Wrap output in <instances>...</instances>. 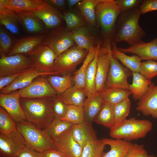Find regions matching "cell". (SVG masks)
<instances>
[{
  "label": "cell",
  "mask_w": 157,
  "mask_h": 157,
  "mask_svg": "<svg viewBox=\"0 0 157 157\" xmlns=\"http://www.w3.org/2000/svg\"><path fill=\"white\" fill-rule=\"evenodd\" d=\"M141 15L138 7L122 13L117 22L114 43L125 42L131 45L142 40L146 33L139 24Z\"/></svg>",
  "instance_id": "cell-1"
},
{
  "label": "cell",
  "mask_w": 157,
  "mask_h": 157,
  "mask_svg": "<svg viewBox=\"0 0 157 157\" xmlns=\"http://www.w3.org/2000/svg\"><path fill=\"white\" fill-rule=\"evenodd\" d=\"M53 99L21 97L20 104L26 120L42 130L46 129L55 118L53 108Z\"/></svg>",
  "instance_id": "cell-2"
},
{
  "label": "cell",
  "mask_w": 157,
  "mask_h": 157,
  "mask_svg": "<svg viewBox=\"0 0 157 157\" xmlns=\"http://www.w3.org/2000/svg\"><path fill=\"white\" fill-rule=\"evenodd\" d=\"M122 12L115 0H98L95 8L97 22L104 39V44L112 45L117 19Z\"/></svg>",
  "instance_id": "cell-3"
},
{
  "label": "cell",
  "mask_w": 157,
  "mask_h": 157,
  "mask_svg": "<svg viewBox=\"0 0 157 157\" xmlns=\"http://www.w3.org/2000/svg\"><path fill=\"white\" fill-rule=\"evenodd\" d=\"M152 126L149 120L132 117L115 124L110 129L109 134L113 139L130 141L144 138Z\"/></svg>",
  "instance_id": "cell-4"
},
{
  "label": "cell",
  "mask_w": 157,
  "mask_h": 157,
  "mask_svg": "<svg viewBox=\"0 0 157 157\" xmlns=\"http://www.w3.org/2000/svg\"><path fill=\"white\" fill-rule=\"evenodd\" d=\"M16 124L26 146L42 153L57 148L44 130L26 120Z\"/></svg>",
  "instance_id": "cell-5"
},
{
  "label": "cell",
  "mask_w": 157,
  "mask_h": 157,
  "mask_svg": "<svg viewBox=\"0 0 157 157\" xmlns=\"http://www.w3.org/2000/svg\"><path fill=\"white\" fill-rule=\"evenodd\" d=\"M88 53L75 44L57 57L51 72L56 75L70 74L84 60Z\"/></svg>",
  "instance_id": "cell-6"
},
{
  "label": "cell",
  "mask_w": 157,
  "mask_h": 157,
  "mask_svg": "<svg viewBox=\"0 0 157 157\" xmlns=\"http://www.w3.org/2000/svg\"><path fill=\"white\" fill-rule=\"evenodd\" d=\"M75 43L71 31H68L66 27L60 26L47 34L42 44L50 47L57 57Z\"/></svg>",
  "instance_id": "cell-7"
},
{
  "label": "cell",
  "mask_w": 157,
  "mask_h": 157,
  "mask_svg": "<svg viewBox=\"0 0 157 157\" xmlns=\"http://www.w3.org/2000/svg\"><path fill=\"white\" fill-rule=\"evenodd\" d=\"M48 75L35 79L28 86L17 91L21 97L30 99H54L58 94L49 83Z\"/></svg>",
  "instance_id": "cell-8"
},
{
  "label": "cell",
  "mask_w": 157,
  "mask_h": 157,
  "mask_svg": "<svg viewBox=\"0 0 157 157\" xmlns=\"http://www.w3.org/2000/svg\"><path fill=\"white\" fill-rule=\"evenodd\" d=\"M110 51V66L106 84V88H117L129 89L128 79L133 76V72L123 66L113 57Z\"/></svg>",
  "instance_id": "cell-9"
},
{
  "label": "cell",
  "mask_w": 157,
  "mask_h": 157,
  "mask_svg": "<svg viewBox=\"0 0 157 157\" xmlns=\"http://www.w3.org/2000/svg\"><path fill=\"white\" fill-rule=\"evenodd\" d=\"M31 67L29 58L25 54H19L7 56L0 54V76L21 73Z\"/></svg>",
  "instance_id": "cell-10"
},
{
  "label": "cell",
  "mask_w": 157,
  "mask_h": 157,
  "mask_svg": "<svg viewBox=\"0 0 157 157\" xmlns=\"http://www.w3.org/2000/svg\"><path fill=\"white\" fill-rule=\"evenodd\" d=\"M26 55L29 58L32 67L42 72H51L57 58L51 49L43 44Z\"/></svg>",
  "instance_id": "cell-11"
},
{
  "label": "cell",
  "mask_w": 157,
  "mask_h": 157,
  "mask_svg": "<svg viewBox=\"0 0 157 157\" xmlns=\"http://www.w3.org/2000/svg\"><path fill=\"white\" fill-rule=\"evenodd\" d=\"M110 46L100 47L97 61L96 78V91L100 93L105 88L107 78L110 66Z\"/></svg>",
  "instance_id": "cell-12"
},
{
  "label": "cell",
  "mask_w": 157,
  "mask_h": 157,
  "mask_svg": "<svg viewBox=\"0 0 157 157\" xmlns=\"http://www.w3.org/2000/svg\"><path fill=\"white\" fill-rule=\"evenodd\" d=\"M54 75L53 72H40L33 67H28L21 72L12 83L0 90V94H8L24 88L39 76Z\"/></svg>",
  "instance_id": "cell-13"
},
{
  "label": "cell",
  "mask_w": 157,
  "mask_h": 157,
  "mask_svg": "<svg viewBox=\"0 0 157 157\" xmlns=\"http://www.w3.org/2000/svg\"><path fill=\"white\" fill-rule=\"evenodd\" d=\"M21 96L17 91L7 94H0V105L16 122L26 120L20 102Z\"/></svg>",
  "instance_id": "cell-14"
},
{
  "label": "cell",
  "mask_w": 157,
  "mask_h": 157,
  "mask_svg": "<svg viewBox=\"0 0 157 157\" xmlns=\"http://www.w3.org/2000/svg\"><path fill=\"white\" fill-rule=\"evenodd\" d=\"M53 140L57 148L67 157H81L83 149L74 138L71 128Z\"/></svg>",
  "instance_id": "cell-15"
},
{
  "label": "cell",
  "mask_w": 157,
  "mask_h": 157,
  "mask_svg": "<svg viewBox=\"0 0 157 157\" xmlns=\"http://www.w3.org/2000/svg\"><path fill=\"white\" fill-rule=\"evenodd\" d=\"M118 48L124 53H132L138 55L142 60L157 61V37L149 42H145L141 40L126 48Z\"/></svg>",
  "instance_id": "cell-16"
},
{
  "label": "cell",
  "mask_w": 157,
  "mask_h": 157,
  "mask_svg": "<svg viewBox=\"0 0 157 157\" xmlns=\"http://www.w3.org/2000/svg\"><path fill=\"white\" fill-rule=\"evenodd\" d=\"M137 105V110L157 120V84L151 82L147 92L138 101Z\"/></svg>",
  "instance_id": "cell-17"
},
{
  "label": "cell",
  "mask_w": 157,
  "mask_h": 157,
  "mask_svg": "<svg viewBox=\"0 0 157 157\" xmlns=\"http://www.w3.org/2000/svg\"><path fill=\"white\" fill-rule=\"evenodd\" d=\"M47 35L28 36L19 39L13 45L7 56L19 54L27 55L31 53L42 44Z\"/></svg>",
  "instance_id": "cell-18"
},
{
  "label": "cell",
  "mask_w": 157,
  "mask_h": 157,
  "mask_svg": "<svg viewBox=\"0 0 157 157\" xmlns=\"http://www.w3.org/2000/svg\"><path fill=\"white\" fill-rule=\"evenodd\" d=\"M0 3L16 13L34 12L47 4L42 0H0Z\"/></svg>",
  "instance_id": "cell-19"
},
{
  "label": "cell",
  "mask_w": 157,
  "mask_h": 157,
  "mask_svg": "<svg viewBox=\"0 0 157 157\" xmlns=\"http://www.w3.org/2000/svg\"><path fill=\"white\" fill-rule=\"evenodd\" d=\"M0 133L26 145L17 128L16 122L2 107H0Z\"/></svg>",
  "instance_id": "cell-20"
},
{
  "label": "cell",
  "mask_w": 157,
  "mask_h": 157,
  "mask_svg": "<svg viewBox=\"0 0 157 157\" xmlns=\"http://www.w3.org/2000/svg\"><path fill=\"white\" fill-rule=\"evenodd\" d=\"M33 12L44 23L48 29H54L63 23V19L59 11L48 4Z\"/></svg>",
  "instance_id": "cell-21"
},
{
  "label": "cell",
  "mask_w": 157,
  "mask_h": 157,
  "mask_svg": "<svg viewBox=\"0 0 157 157\" xmlns=\"http://www.w3.org/2000/svg\"><path fill=\"white\" fill-rule=\"evenodd\" d=\"M16 14L18 22L28 33L39 34L45 32L42 21L33 12Z\"/></svg>",
  "instance_id": "cell-22"
},
{
  "label": "cell",
  "mask_w": 157,
  "mask_h": 157,
  "mask_svg": "<svg viewBox=\"0 0 157 157\" xmlns=\"http://www.w3.org/2000/svg\"><path fill=\"white\" fill-rule=\"evenodd\" d=\"M71 130L74 138L82 149L88 141L97 139L92 124L85 122L74 125Z\"/></svg>",
  "instance_id": "cell-23"
},
{
  "label": "cell",
  "mask_w": 157,
  "mask_h": 157,
  "mask_svg": "<svg viewBox=\"0 0 157 157\" xmlns=\"http://www.w3.org/2000/svg\"><path fill=\"white\" fill-rule=\"evenodd\" d=\"M102 140L110 147V150L103 153L102 157H124L133 143L124 140L103 138Z\"/></svg>",
  "instance_id": "cell-24"
},
{
  "label": "cell",
  "mask_w": 157,
  "mask_h": 157,
  "mask_svg": "<svg viewBox=\"0 0 157 157\" xmlns=\"http://www.w3.org/2000/svg\"><path fill=\"white\" fill-rule=\"evenodd\" d=\"M76 44L88 52L92 47L97 46L98 43L89 30L85 26L71 31Z\"/></svg>",
  "instance_id": "cell-25"
},
{
  "label": "cell",
  "mask_w": 157,
  "mask_h": 157,
  "mask_svg": "<svg viewBox=\"0 0 157 157\" xmlns=\"http://www.w3.org/2000/svg\"><path fill=\"white\" fill-rule=\"evenodd\" d=\"M133 81L129 84L128 90L135 101L139 100L147 92L151 83L139 72H133Z\"/></svg>",
  "instance_id": "cell-26"
},
{
  "label": "cell",
  "mask_w": 157,
  "mask_h": 157,
  "mask_svg": "<svg viewBox=\"0 0 157 157\" xmlns=\"http://www.w3.org/2000/svg\"><path fill=\"white\" fill-rule=\"evenodd\" d=\"M111 52L113 57L119 60L132 72H139L142 60L138 56L135 54L131 56L126 55L119 50L115 43L112 45Z\"/></svg>",
  "instance_id": "cell-27"
},
{
  "label": "cell",
  "mask_w": 157,
  "mask_h": 157,
  "mask_svg": "<svg viewBox=\"0 0 157 157\" xmlns=\"http://www.w3.org/2000/svg\"><path fill=\"white\" fill-rule=\"evenodd\" d=\"M103 102L100 93H96L87 97L83 106L86 122L92 124L94 118L100 110Z\"/></svg>",
  "instance_id": "cell-28"
},
{
  "label": "cell",
  "mask_w": 157,
  "mask_h": 157,
  "mask_svg": "<svg viewBox=\"0 0 157 157\" xmlns=\"http://www.w3.org/2000/svg\"><path fill=\"white\" fill-rule=\"evenodd\" d=\"M101 44L99 42L97 47L95 56L89 64L85 76V89L87 97H90L97 92L96 91V78L97 68V58Z\"/></svg>",
  "instance_id": "cell-29"
},
{
  "label": "cell",
  "mask_w": 157,
  "mask_h": 157,
  "mask_svg": "<svg viewBox=\"0 0 157 157\" xmlns=\"http://www.w3.org/2000/svg\"><path fill=\"white\" fill-rule=\"evenodd\" d=\"M59 95L67 105L82 107L87 96L85 88H80L75 85Z\"/></svg>",
  "instance_id": "cell-30"
},
{
  "label": "cell",
  "mask_w": 157,
  "mask_h": 157,
  "mask_svg": "<svg viewBox=\"0 0 157 157\" xmlns=\"http://www.w3.org/2000/svg\"><path fill=\"white\" fill-rule=\"evenodd\" d=\"M26 146L0 133V154L2 157H16Z\"/></svg>",
  "instance_id": "cell-31"
},
{
  "label": "cell",
  "mask_w": 157,
  "mask_h": 157,
  "mask_svg": "<svg viewBox=\"0 0 157 157\" xmlns=\"http://www.w3.org/2000/svg\"><path fill=\"white\" fill-rule=\"evenodd\" d=\"M100 93L103 102L113 105L129 98L131 94L129 90L117 88H105Z\"/></svg>",
  "instance_id": "cell-32"
},
{
  "label": "cell",
  "mask_w": 157,
  "mask_h": 157,
  "mask_svg": "<svg viewBox=\"0 0 157 157\" xmlns=\"http://www.w3.org/2000/svg\"><path fill=\"white\" fill-rule=\"evenodd\" d=\"M17 14L0 3V23L12 33L17 34L19 32Z\"/></svg>",
  "instance_id": "cell-33"
},
{
  "label": "cell",
  "mask_w": 157,
  "mask_h": 157,
  "mask_svg": "<svg viewBox=\"0 0 157 157\" xmlns=\"http://www.w3.org/2000/svg\"><path fill=\"white\" fill-rule=\"evenodd\" d=\"M110 129L115 124V118L113 105L104 102L99 112L94 121Z\"/></svg>",
  "instance_id": "cell-34"
},
{
  "label": "cell",
  "mask_w": 157,
  "mask_h": 157,
  "mask_svg": "<svg viewBox=\"0 0 157 157\" xmlns=\"http://www.w3.org/2000/svg\"><path fill=\"white\" fill-rule=\"evenodd\" d=\"M48 80L58 95L63 93L73 86V76L70 74L61 76L48 75Z\"/></svg>",
  "instance_id": "cell-35"
},
{
  "label": "cell",
  "mask_w": 157,
  "mask_h": 157,
  "mask_svg": "<svg viewBox=\"0 0 157 157\" xmlns=\"http://www.w3.org/2000/svg\"><path fill=\"white\" fill-rule=\"evenodd\" d=\"M97 46L91 48L83 61L80 68L74 73L73 76L74 85L80 88H85V80L86 72L88 66L94 57Z\"/></svg>",
  "instance_id": "cell-36"
},
{
  "label": "cell",
  "mask_w": 157,
  "mask_h": 157,
  "mask_svg": "<svg viewBox=\"0 0 157 157\" xmlns=\"http://www.w3.org/2000/svg\"><path fill=\"white\" fill-rule=\"evenodd\" d=\"M97 3L98 0H83L78 4L80 14L88 24L92 26L97 24L95 8Z\"/></svg>",
  "instance_id": "cell-37"
},
{
  "label": "cell",
  "mask_w": 157,
  "mask_h": 157,
  "mask_svg": "<svg viewBox=\"0 0 157 157\" xmlns=\"http://www.w3.org/2000/svg\"><path fill=\"white\" fill-rule=\"evenodd\" d=\"M62 16L65 22L67 29L69 31L88 24L81 14L72 9L64 11Z\"/></svg>",
  "instance_id": "cell-38"
},
{
  "label": "cell",
  "mask_w": 157,
  "mask_h": 157,
  "mask_svg": "<svg viewBox=\"0 0 157 157\" xmlns=\"http://www.w3.org/2000/svg\"><path fill=\"white\" fill-rule=\"evenodd\" d=\"M106 145L101 139L90 140L83 148L81 157H102Z\"/></svg>",
  "instance_id": "cell-39"
},
{
  "label": "cell",
  "mask_w": 157,
  "mask_h": 157,
  "mask_svg": "<svg viewBox=\"0 0 157 157\" xmlns=\"http://www.w3.org/2000/svg\"><path fill=\"white\" fill-rule=\"evenodd\" d=\"M74 125L69 122L55 118L49 126L44 130L53 140L71 129Z\"/></svg>",
  "instance_id": "cell-40"
},
{
  "label": "cell",
  "mask_w": 157,
  "mask_h": 157,
  "mask_svg": "<svg viewBox=\"0 0 157 157\" xmlns=\"http://www.w3.org/2000/svg\"><path fill=\"white\" fill-rule=\"evenodd\" d=\"M67 109L64 117L60 119L69 122L74 125L85 122L83 107L73 105H67Z\"/></svg>",
  "instance_id": "cell-41"
},
{
  "label": "cell",
  "mask_w": 157,
  "mask_h": 157,
  "mask_svg": "<svg viewBox=\"0 0 157 157\" xmlns=\"http://www.w3.org/2000/svg\"><path fill=\"white\" fill-rule=\"evenodd\" d=\"M131 102L129 98L113 105L115 124L126 118L130 110Z\"/></svg>",
  "instance_id": "cell-42"
},
{
  "label": "cell",
  "mask_w": 157,
  "mask_h": 157,
  "mask_svg": "<svg viewBox=\"0 0 157 157\" xmlns=\"http://www.w3.org/2000/svg\"><path fill=\"white\" fill-rule=\"evenodd\" d=\"M139 72L147 79L151 80L157 76V61L149 60L142 62Z\"/></svg>",
  "instance_id": "cell-43"
},
{
  "label": "cell",
  "mask_w": 157,
  "mask_h": 157,
  "mask_svg": "<svg viewBox=\"0 0 157 157\" xmlns=\"http://www.w3.org/2000/svg\"><path fill=\"white\" fill-rule=\"evenodd\" d=\"M13 41L9 34L2 27L0 29V53L7 55L13 47Z\"/></svg>",
  "instance_id": "cell-44"
},
{
  "label": "cell",
  "mask_w": 157,
  "mask_h": 157,
  "mask_svg": "<svg viewBox=\"0 0 157 157\" xmlns=\"http://www.w3.org/2000/svg\"><path fill=\"white\" fill-rule=\"evenodd\" d=\"M53 108L55 118L61 119L66 114L67 110V105L58 95L53 100Z\"/></svg>",
  "instance_id": "cell-45"
},
{
  "label": "cell",
  "mask_w": 157,
  "mask_h": 157,
  "mask_svg": "<svg viewBox=\"0 0 157 157\" xmlns=\"http://www.w3.org/2000/svg\"><path fill=\"white\" fill-rule=\"evenodd\" d=\"M148 155L143 144L134 143L124 157H148Z\"/></svg>",
  "instance_id": "cell-46"
},
{
  "label": "cell",
  "mask_w": 157,
  "mask_h": 157,
  "mask_svg": "<svg viewBox=\"0 0 157 157\" xmlns=\"http://www.w3.org/2000/svg\"><path fill=\"white\" fill-rule=\"evenodd\" d=\"M121 9L122 12L126 11L138 7L142 0H115Z\"/></svg>",
  "instance_id": "cell-47"
},
{
  "label": "cell",
  "mask_w": 157,
  "mask_h": 157,
  "mask_svg": "<svg viewBox=\"0 0 157 157\" xmlns=\"http://www.w3.org/2000/svg\"><path fill=\"white\" fill-rule=\"evenodd\" d=\"M138 8L142 15L151 11L157 10V0H142Z\"/></svg>",
  "instance_id": "cell-48"
},
{
  "label": "cell",
  "mask_w": 157,
  "mask_h": 157,
  "mask_svg": "<svg viewBox=\"0 0 157 157\" xmlns=\"http://www.w3.org/2000/svg\"><path fill=\"white\" fill-rule=\"evenodd\" d=\"M16 157H43L42 154L26 146L19 152Z\"/></svg>",
  "instance_id": "cell-49"
},
{
  "label": "cell",
  "mask_w": 157,
  "mask_h": 157,
  "mask_svg": "<svg viewBox=\"0 0 157 157\" xmlns=\"http://www.w3.org/2000/svg\"><path fill=\"white\" fill-rule=\"evenodd\" d=\"M20 73L0 76V90L12 83L18 77Z\"/></svg>",
  "instance_id": "cell-50"
},
{
  "label": "cell",
  "mask_w": 157,
  "mask_h": 157,
  "mask_svg": "<svg viewBox=\"0 0 157 157\" xmlns=\"http://www.w3.org/2000/svg\"><path fill=\"white\" fill-rule=\"evenodd\" d=\"M47 4L58 10H64L66 4V0H44Z\"/></svg>",
  "instance_id": "cell-51"
},
{
  "label": "cell",
  "mask_w": 157,
  "mask_h": 157,
  "mask_svg": "<svg viewBox=\"0 0 157 157\" xmlns=\"http://www.w3.org/2000/svg\"><path fill=\"white\" fill-rule=\"evenodd\" d=\"M42 154L43 157H67L57 148L48 150Z\"/></svg>",
  "instance_id": "cell-52"
},
{
  "label": "cell",
  "mask_w": 157,
  "mask_h": 157,
  "mask_svg": "<svg viewBox=\"0 0 157 157\" xmlns=\"http://www.w3.org/2000/svg\"><path fill=\"white\" fill-rule=\"evenodd\" d=\"M81 1V0H66V5L69 9H71L76 4H78Z\"/></svg>",
  "instance_id": "cell-53"
},
{
  "label": "cell",
  "mask_w": 157,
  "mask_h": 157,
  "mask_svg": "<svg viewBox=\"0 0 157 157\" xmlns=\"http://www.w3.org/2000/svg\"><path fill=\"white\" fill-rule=\"evenodd\" d=\"M148 157H157V156L153 155H148Z\"/></svg>",
  "instance_id": "cell-54"
},
{
  "label": "cell",
  "mask_w": 157,
  "mask_h": 157,
  "mask_svg": "<svg viewBox=\"0 0 157 157\" xmlns=\"http://www.w3.org/2000/svg\"><path fill=\"white\" fill-rule=\"evenodd\" d=\"M0 157H2L1 156H0Z\"/></svg>",
  "instance_id": "cell-55"
}]
</instances>
